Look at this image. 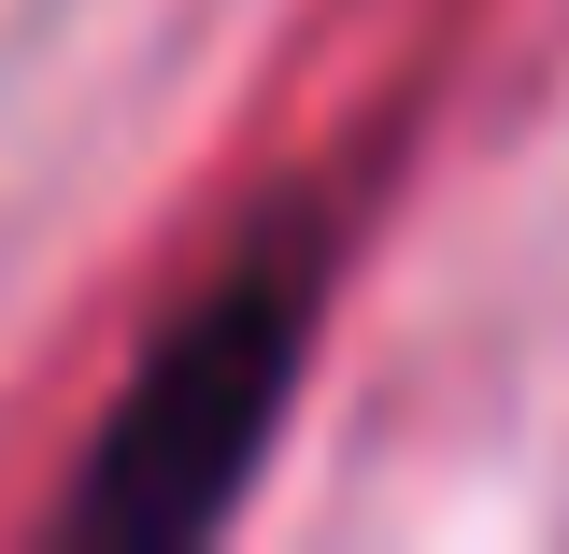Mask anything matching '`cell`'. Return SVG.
I'll return each mask as SVG.
<instances>
[{"label":"cell","instance_id":"obj_1","mask_svg":"<svg viewBox=\"0 0 569 554\" xmlns=\"http://www.w3.org/2000/svg\"><path fill=\"white\" fill-rule=\"evenodd\" d=\"M313 271H328L313 213H271L157 328V355L129 370V399L86 441V484H71V526L86 541H186V526H213L242 497L284 384H299V342H313Z\"/></svg>","mask_w":569,"mask_h":554}]
</instances>
